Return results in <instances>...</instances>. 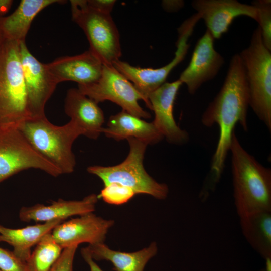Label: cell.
<instances>
[{
	"mask_svg": "<svg viewBox=\"0 0 271 271\" xmlns=\"http://www.w3.org/2000/svg\"><path fill=\"white\" fill-rule=\"evenodd\" d=\"M249 106L248 89L244 69L238 53L231 58L223 84L204 111L202 124L208 127L216 124L219 136L213 155L210 179L215 185L221 176L236 124L248 129L247 115Z\"/></svg>",
	"mask_w": 271,
	"mask_h": 271,
	"instance_id": "6da1fadb",
	"label": "cell"
},
{
	"mask_svg": "<svg viewBox=\"0 0 271 271\" xmlns=\"http://www.w3.org/2000/svg\"><path fill=\"white\" fill-rule=\"evenodd\" d=\"M229 151L233 197L239 218L271 212V170L259 163L240 143L235 131Z\"/></svg>",
	"mask_w": 271,
	"mask_h": 271,
	"instance_id": "7a4b0ae2",
	"label": "cell"
},
{
	"mask_svg": "<svg viewBox=\"0 0 271 271\" xmlns=\"http://www.w3.org/2000/svg\"><path fill=\"white\" fill-rule=\"evenodd\" d=\"M18 128L34 149L62 174L74 171L76 159L72 145L78 137L84 134L76 123L70 120L64 125L57 126L44 116L29 118Z\"/></svg>",
	"mask_w": 271,
	"mask_h": 271,
	"instance_id": "3957f363",
	"label": "cell"
},
{
	"mask_svg": "<svg viewBox=\"0 0 271 271\" xmlns=\"http://www.w3.org/2000/svg\"><path fill=\"white\" fill-rule=\"evenodd\" d=\"M20 42L0 44V127H16L31 118L20 59Z\"/></svg>",
	"mask_w": 271,
	"mask_h": 271,
	"instance_id": "277c9868",
	"label": "cell"
},
{
	"mask_svg": "<svg viewBox=\"0 0 271 271\" xmlns=\"http://www.w3.org/2000/svg\"><path fill=\"white\" fill-rule=\"evenodd\" d=\"M247 81L249 106L271 130V51L264 45L258 26L248 47L238 53Z\"/></svg>",
	"mask_w": 271,
	"mask_h": 271,
	"instance_id": "5b68a950",
	"label": "cell"
},
{
	"mask_svg": "<svg viewBox=\"0 0 271 271\" xmlns=\"http://www.w3.org/2000/svg\"><path fill=\"white\" fill-rule=\"evenodd\" d=\"M127 141L129 151L122 162L112 166H91L87 168V172L99 177L104 186L117 183L131 188L136 194H146L158 200L165 199L169 193L168 186L153 179L143 165L148 145L132 138Z\"/></svg>",
	"mask_w": 271,
	"mask_h": 271,
	"instance_id": "8992f818",
	"label": "cell"
},
{
	"mask_svg": "<svg viewBox=\"0 0 271 271\" xmlns=\"http://www.w3.org/2000/svg\"><path fill=\"white\" fill-rule=\"evenodd\" d=\"M72 19L84 31L89 49L103 64L119 60L121 49L119 34L111 14L90 7L87 0L70 1Z\"/></svg>",
	"mask_w": 271,
	"mask_h": 271,
	"instance_id": "52a82bcc",
	"label": "cell"
},
{
	"mask_svg": "<svg viewBox=\"0 0 271 271\" xmlns=\"http://www.w3.org/2000/svg\"><path fill=\"white\" fill-rule=\"evenodd\" d=\"M200 19L199 16L196 13L186 20L178 28V39L176 42L175 56L167 64L156 69L141 68L119 60L113 65L133 84L143 96L146 106L150 110L149 95L166 82L170 72L184 60L190 46L188 41Z\"/></svg>",
	"mask_w": 271,
	"mask_h": 271,
	"instance_id": "ba28073f",
	"label": "cell"
},
{
	"mask_svg": "<svg viewBox=\"0 0 271 271\" xmlns=\"http://www.w3.org/2000/svg\"><path fill=\"white\" fill-rule=\"evenodd\" d=\"M78 89L97 103L110 101L122 110L142 119L151 114L139 105L144 98L133 84L113 65L103 64L99 79L91 83L78 85Z\"/></svg>",
	"mask_w": 271,
	"mask_h": 271,
	"instance_id": "9c48e42d",
	"label": "cell"
},
{
	"mask_svg": "<svg viewBox=\"0 0 271 271\" xmlns=\"http://www.w3.org/2000/svg\"><path fill=\"white\" fill-rule=\"evenodd\" d=\"M30 168L42 170L54 177L62 174L34 149L18 127H0V183Z\"/></svg>",
	"mask_w": 271,
	"mask_h": 271,
	"instance_id": "30bf717a",
	"label": "cell"
},
{
	"mask_svg": "<svg viewBox=\"0 0 271 271\" xmlns=\"http://www.w3.org/2000/svg\"><path fill=\"white\" fill-rule=\"evenodd\" d=\"M20 59L31 118L45 116V104L58 83L48 70L46 64L38 60L29 51L25 41L19 43Z\"/></svg>",
	"mask_w": 271,
	"mask_h": 271,
	"instance_id": "8fae6325",
	"label": "cell"
},
{
	"mask_svg": "<svg viewBox=\"0 0 271 271\" xmlns=\"http://www.w3.org/2000/svg\"><path fill=\"white\" fill-rule=\"evenodd\" d=\"M214 39L206 29L197 41L187 67L178 79L188 92L194 94L204 83L213 79L225 63L223 57L214 48Z\"/></svg>",
	"mask_w": 271,
	"mask_h": 271,
	"instance_id": "7c38bea8",
	"label": "cell"
},
{
	"mask_svg": "<svg viewBox=\"0 0 271 271\" xmlns=\"http://www.w3.org/2000/svg\"><path fill=\"white\" fill-rule=\"evenodd\" d=\"M114 224L113 220L89 213L61 222L52 230L51 234L63 249L82 243L94 245L104 242Z\"/></svg>",
	"mask_w": 271,
	"mask_h": 271,
	"instance_id": "4fadbf2b",
	"label": "cell"
},
{
	"mask_svg": "<svg viewBox=\"0 0 271 271\" xmlns=\"http://www.w3.org/2000/svg\"><path fill=\"white\" fill-rule=\"evenodd\" d=\"M191 5L214 39L226 33L238 17L246 16L257 21L256 8L236 0H194Z\"/></svg>",
	"mask_w": 271,
	"mask_h": 271,
	"instance_id": "5bb4252c",
	"label": "cell"
},
{
	"mask_svg": "<svg viewBox=\"0 0 271 271\" xmlns=\"http://www.w3.org/2000/svg\"><path fill=\"white\" fill-rule=\"evenodd\" d=\"M182 85L179 79L166 82L148 97L155 115L153 123L169 143L176 145L184 144L189 140L188 133L177 124L173 114L174 102Z\"/></svg>",
	"mask_w": 271,
	"mask_h": 271,
	"instance_id": "9a60e30c",
	"label": "cell"
},
{
	"mask_svg": "<svg viewBox=\"0 0 271 271\" xmlns=\"http://www.w3.org/2000/svg\"><path fill=\"white\" fill-rule=\"evenodd\" d=\"M103 64L90 50L74 55L59 57L46 64L50 73L58 84L65 81L88 84L100 77Z\"/></svg>",
	"mask_w": 271,
	"mask_h": 271,
	"instance_id": "2e32d148",
	"label": "cell"
},
{
	"mask_svg": "<svg viewBox=\"0 0 271 271\" xmlns=\"http://www.w3.org/2000/svg\"><path fill=\"white\" fill-rule=\"evenodd\" d=\"M98 196L90 194L80 200H65L59 199L49 205L37 204L23 207L19 211V218L23 222H47L56 220H65L73 216L93 213L95 210Z\"/></svg>",
	"mask_w": 271,
	"mask_h": 271,
	"instance_id": "e0dca14e",
	"label": "cell"
},
{
	"mask_svg": "<svg viewBox=\"0 0 271 271\" xmlns=\"http://www.w3.org/2000/svg\"><path fill=\"white\" fill-rule=\"evenodd\" d=\"M64 110L71 120L84 131V136L97 139L102 133L104 115L98 104L78 88L69 89L65 99Z\"/></svg>",
	"mask_w": 271,
	"mask_h": 271,
	"instance_id": "ac0fdd59",
	"label": "cell"
},
{
	"mask_svg": "<svg viewBox=\"0 0 271 271\" xmlns=\"http://www.w3.org/2000/svg\"><path fill=\"white\" fill-rule=\"evenodd\" d=\"M102 133L116 141L132 138L148 145L157 144L164 138L153 122H147L123 110L110 116Z\"/></svg>",
	"mask_w": 271,
	"mask_h": 271,
	"instance_id": "d6986e66",
	"label": "cell"
},
{
	"mask_svg": "<svg viewBox=\"0 0 271 271\" xmlns=\"http://www.w3.org/2000/svg\"><path fill=\"white\" fill-rule=\"evenodd\" d=\"M85 248L94 260L109 261L115 271H144L148 261L158 251L155 242L147 247L131 252L111 249L104 243L88 245Z\"/></svg>",
	"mask_w": 271,
	"mask_h": 271,
	"instance_id": "ffe728a7",
	"label": "cell"
},
{
	"mask_svg": "<svg viewBox=\"0 0 271 271\" xmlns=\"http://www.w3.org/2000/svg\"><path fill=\"white\" fill-rule=\"evenodd\" d=\"M60 0H22L15 11L7 16L0 17V31L5 39L25 41L31 23L38 13L47 7L62 4Z\"/></svg>",
	"mask_w": 271,
	"mask_h": 271,
	"instance_id": "44dd1931",
	"label": "cell"
},
{
	"mask_svg": "<svg viewBox=\"0 0 271 271\" xmlns=\"http://www.w3.org/2000/svg\"><path fill=\"white\" fill-rule=\"evenodd\" d=\"M63 221L59 219L18 229L9 228L0 225V242L11 245L14 254L27 263L32 252L31 248L45 235L51 232Z\"/></svg>",
	"mask_w": 271,
	"mask_h": 271,
	"instance_id": "7402d4cb",
	"label": "cell"
},
{
	"mask_svg": "<svg viewBox=\"0 0 271 271\" xmlns=\"http://www.w3.org/2000/svg\"><path fill=\"white\" fill-rule=\"evenodd\" d=\"M240 225L246 241L265 259L271 258V212L262 211L240 217Z\"/></svg>",
	"mask_w": 271,
	"mask_h": 271,
	"instance_id": "603a6c76",
	"label": "cell"
},
{
	"mask_svg": "<svg viewBox=\"0 0 271 271\" xmlns=\"http://www.w3.org/2000/svg\"><path fill=\"white\" fill-rule=\"evenodd\" d=\"M63 249L53 237L51 232L46 234L36 245L27 262L30 271H49Z\"/></svg>",
	"mask_w": 271,
	"mask_h": 271,
	"instance_id": "cb8c5ba5",
	"label": "cell"
},
{
	"mask_svg": "<svg viewBox=\"0 0 271 271\" xmlns=\"http://www.w3.org/2000/svg\"><path fill=\"white\" fill-rule=\"evenodd\" d=\"M131 188L117 183L104 186L98 198L111 205H120L128 202L136 195Z\"/></svg>",
	"mask_w": 271,
	"mask_h": 271,
	"instance_id": "d4e9b609",
	"label": "cell"
},
{
	"mask_svg": "<svg viewBox=\"0 0 271 271\" xmlns=\"http://www.w3.org/2000/svg\"><path fill=\"white\" fill-rule=\"evenodd\" d=\"M257 10L258 24L262 40L265 46L271 51V1L255 0L251 3Z\"/></svg>",
	"mask_w": 271,
	"mask_h": 271,
	"instance_id": "484cf974",
	"label": "cell"
},
{
	"mask_svg": "<svg viewBox=\"0 0 271 271\" xmlns=\"http://www.w3.org/2000/svg\"><path fill=\"white\" fill-rule=\"evenodd\" d=\"M0 270L1 271H30L26 262L14 253L0 247Z\"/></svg>",
	"mask_w": 271,
	"mask_h": 271,
	"instance_id": "4316f807",
	"label": "cell"
},
{
	"mask_svg": "<svg viewBox=\"0 0 271 271\" xmlns=\"http://www.w3.org/2000/svg\"><path fill=\"white\" fill-rule=\"evenodd\" d=\"M77 245L65 248L49 271H73V261Z\"/></svg>",
	"mask_w": 271,
	"mask_h": 271,
	"instance_id": "83f0119b",
	"label": "cell"
},
{
	"mask_svg": "<svg viewBox=\"0 0 271 271\" xmlns=\"http://www.w3.org/2000/svg\"><path fill=\"white\" fill-rule=\"evenodd\" d=\"M92 8L101 12L111 14L116 3L114 0H87Z\"/></svg>",
	"mask_w": 271,
	"mask_h": 271,
	"instance_id": "f1b7e54d",
	"label": "cell"
},
{
	"mask_svg": "<svg viewBox=\"0 0 271 271\" xmlns=\"http://www.w3.org/2000/svg\"><path fill=\"white\" fill-rule=\"evenodd\" d=\"M81 253L84 260L89 265L90 271H103L91 257L85 247L81 249Z\"/></svg>",
	"mask_w": 271,
	"mask_h": 271,
	"instance_id": "f546056e",
	"label": "cell"
},
{
	"mask_svg": "<svg viewBox=\"0 0 271 271\" xmlns=\"http://www.w3.org/2000/svg\"><path fill=\"white\" fill-rule=\"evenodd\" d=\"M162 5L165 11L173 12L181 9L184 6V2L183 1H163Z\"/></svg>",
	"mask_w": 271,
	"mask_h": 271,
	"instance_id": "4dcf8cb0",
	"label": "cell"
},
{
	"mask_svg": "<svg viewBox=\"0 0 271 271\" xmlns=\"http://www.w3.org/2000/svg\"><path fill=\"white\" fill-rule=\"evenodd\" d=\"M13 1L0 0V17L6 14L11 8Z\"/></svg>",
	"mask_w": 271,
	"mask_h": 271,
	"instance_id": "1f68e13d",
	"label": "cell"
},
{
	"mask_svg": "<svg viewBox=\"0 0 271 271\" xmlns=\"http://www.w3.org/2000/svg\"><path fill=\"white\" fill-rule=\"evenodd\" d=\"M5 38L4 36L3 33L0 31V44L5 40Z\"/></svg>",
	"mask_w": 271,
	"mask_h": 271,
	"instance_id": "d6a6232c",
	"label": "cell"
},
{
	"mask_svg": "<svg viewBox=\"0 0 271 271\" xmlns=\"http://www.w3.org/2000/svg\"><path fill=\"white\" fill-rule=\"evenodd\" d=\"M0 271H1V270H0Z\"/></svg>",
	"mask_w": 271,
	"mask_h": 271,
	"instance_id": "836d02e7",
	"label": "cell"
}]
</instances>
